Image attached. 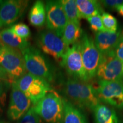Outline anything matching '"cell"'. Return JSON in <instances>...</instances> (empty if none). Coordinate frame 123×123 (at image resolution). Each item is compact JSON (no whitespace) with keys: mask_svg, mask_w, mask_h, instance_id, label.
<instances>
[{"mask_svg":"<svg viewBox=\"0 0 123 123\" xmlns=\"http://www.w3.org/2000/svg\"><path fill=\"white\" fill-rule=\"evenodd\" d=\"M35 111L47 123H63V101L55 91L52 90L34 105Z\"/></svg>","mask_w":123,"mask_h":123,"instance_id":"7a4b0ae2","label":"cell"},{"mask_svg":"<svg viewBox=\"0 0 123 123\" xmlns=\"http://www.w3.org/2000/svg\"><path fill=\"white\" fill-rule=\"evenodd\" d=\"M113 54L117 58L123 62V33L121 34L120 39L113 51Z\"/></svg>","mask_w":123,"mask_h":123,"instance_id":"4316f807","label":"cell"},{"mask_svg":"<svg viewBox=\"0 0 123 123\" xmlns=\"http://www.w3.org/2000/svg\"><path fill=\"white\" fill-rule=\"evenodd\" d=\"M0 80L7 81L8 82L10 83L11 84L13 83V81L12 80V79H10V77H9V75L7 74V73L6 72V71L4 70L1 64H0Z\"/></svg>","mask_w":123,"mask_h":123,"instance_id":"f1b7e54d","label":"cell"},{"mask_svg":"<svg viewBox=\"0 0 123 123\" xmlns=\"http://www.w3.org/2000/svg\"><path fill=\"white\" fill-rule=\"evenodd\" d=\"M64 89L67 98L79 107L93 111L100 104L95 88L87 82L69 78Z\"/></svg>","mask_w":123,"mask_h":123,"instance_id":"6da1fadb","label":"cell"},{"mask_svg":"<svg viewBox=\"0 0 123 123\" xmlns=\"http://www.w3.org/2000/svg\"><path fill=\"white\" fill-rule=\"evenodd\" d=\"M38 45L44 53L47 54L61 62L68 46L64 43L61 37L50 30L40 33Z\"/></svg>","mask_w":123,"mask_h":123,"instance_id":"9c48e42d","label":"cell"},{"mask_svg":"<svg viewBox=\"0 0 123 123\" xmlns=\"http://www.w3.org/2000/svg\"><path fill=\"white\" fill-rule=\"evenodd\" d=\"M68 21L80 25L81 17L75 0L61 1Z\"/></svg>","mask_w":123,"mask_h":123,"instance_id":"44dd1931","label":"cell"},{"mask_svg":"<svg viewBox=\"0 0 123 123\" xmlns=\"http://www.w3.org/2000/svg\"><path fill=\"white\" fill-rule=\"evenodd\" d=\"M29 22L35 27H42L46 22V6L42 1H37L31 8L29 14Z\"/></svg>","mask_w":123,"mask_h":123,"instance_id":"d6986e66","label":"cell"},{"mask_svg":"<svg viewBox=\"0 0 123 123\" xmlns=\"http://www.w3.org/2000/svg\"><path fill=\"white\" fill-rule=\"evenodd\" d=\"M10 30L14 33L17 36L22 39L26 40L30 35V31L29 27L26 24L19 23L12 26L10 28Z\"/></svg>","mask_w":123,"mask_h":123,"instance_id":"603a6c76","label":"cell"},{"mask_svg":"<svg viewBox=\"0 0 123 123\" xmlns=\"http://www.w3.org/2000/svg\"><path fill=\"white\" fill-rule=\"evenodd\" d=\"M0 45L17 50L22 54L30 47V44L27 40L18 37L10 29H5L0 32Z\"/></svg>","mask_w":123,"mask_h":123,"instance_id":"9a60e30c","label":"cell"},{"mask_svg":"<svg viewBox=\"0 0 123 123\" xmlns=\"http://www.w3.org/2000/svg\"><path fill=\"white\" fill-rule=\"evenodd\" d=\"M93 111L95 123H120L116 112L112 108L100 104Z\"/></svg>","mask_w":123,"mask_h":123,"instance_id":"2e32d148","label":"cell"},{"mask_svg":"<svg viewBox=\"0 0 123 123\" xmlns=\"http://www.w3.org/2000/svg\"><path fill=\"white\" fill-rule=\"evenodd\" d=\"M79 43L84 68L91 79L96 76L103 55L97 49L94 40L87 33L83 34Z\"/></svg>","mask_w":123,"mask_h":123,"instance_id":"5b68a950","label":"cell"},{"mask_svg":"<svg viewBox=\"0 0 123 123\" xmlns=\"http://www.w3.org/2000/svg\"><path fill=\"white\" fill-rule=\"evenodd\" d=\"M121 34L120 30L116 33L109 31L95 33V44L103 56L113 53L120 39Z\"/></svg>","mask_w":123,"mask_h":123,"instance_id":"5bb4252c","label":"cell"},{"mask_svg":"<svg viewBox=\"0 0 123 123\" xmlns=\"http://www.w3.org/2000/svg\"><path fill=\"white\" fill-rule=\"evenodd\" d=\"M0 123H4V122H2V121H0Z\"/></svg>","mask_w":123,"mask_h":123,"instance_id":"1f68e13d","label":"cell"},{"mask_svg":"<svg viewBox=\"0 0 123 123\" xmlns=\"http://www.w3.org/2000/svg\"><path fill=\"white\" fill-rule=\"evenodd\" d=\"M39 116L35 111L34 107H32L23 116L18 123H39Z\"/></svg>","mask_w":123,"mask_h":123,"instance_id":"484cf974","label":"cell"},{"mask_svg":"<svg viewBox=\"0 0 123 123\" xmlns=\"http://www.w3.org/2000/svg\"><path fill=\"white\" fill-rule=\"evenodd\" d=\"M115 10L117 12L118 14H119L120 15L123 17V4L121 5L120 6H119L117 7Z\"/></svg>","mask_w":123,"mask_h":123,"instance_id":"f546056e","label":"cell"},{"mask_svg":"<svg viewBox=\"0 0 123 123\" xmlns=\"http://www.w3.org/2000/svg\"><path fill=\"white\" fill-rule=\"evenodd\" d=\"M100 3L104 7L111 9H116L117 7L123 4V0H105Z\"/></svg>","mask_w":123,"mask_h":123,"instance_id":"83f0119b","label":"cell"},{"mask_svg":"<svg viewBox=\"0 0 123 123\" xmlns=\"http://www.w3.org/2000/svg\"><path fill=\"white\" fill-rule=\"evenodd\" d=\"M91 29L95 33L100 31H107L104 27L101 19V15L99 14L87 18Z\"/></svg>","mask_w":123,"mask_h":123,"instance_id":"cb8c5ba5","label":"cell"},{"mask_svg":"<svg viewBox=\"0 0 123 123\" xmlns=\"http://www.w3.org/2000/svg\"><path fill=\"white\" fill-rule=\"evenodd\" d=\"M61 63L73 79L87 83L90 80L84 68L79 42L68 47Z\"/></svg>","mask_w":123,"mask_h":123,"instance_id":"8992f818","label":"cell"},{"mask_svg":"<svg viewBox=\"0 0 123 123\" xmlns=\"http://www.w3.org/2000/svg\"><path fill=\"white\" fill-rule=\"evenodd\" d=\"M122 68H123V66H122Z\"/></svg>","mask_w":123,"mask_h":123,"instance_id":"4dcf8cb0","label":"cell"},{"mask_svg":"<svg viewBox=\"0 0 123 123\" xmlns=\"http://www.w3.org/2000/svg\"><path fill=\"white\" fill-rule=\"evenodd\" d=\"M45 6L47 28L62 38L68 19L61 1H48Z\"/></svg>","mask_w":123,"mask_h":123,"instance_id":"30bf717a","label":"cell"},{"mask_svg":"<svg viewBox=\"0 0 123 123\" xmlns=\"http://www.w3.org/2000/svg\"><path fill=\"white\" fill-rule=\"evenodd\" d=\"M27 5L26 1L0 0V27L15 22L22 15Z\"/></svg>","mask_w":123,"mask_h":123,"instance_id":"4fadbf2b","label":"cell"},{"mask_svg":"<svg viewBox=\"0 0 123 123\" xmlns=\"http://www.w3.org/2000/svg\"><path fill=\"white\" fill-rule=\"evenodd\" d=\"M77 7L81 18H87L100 14L103 12L101 3L95 0H76Z\"/></svg>","mask_w":123,"mask_h":123,"instance_id":"e0dca14e","label":"cell"},{"mask_svg":"<svg viewBox=\"0 0 123 123\" xmlns=\"http://www.w3.org/2000/svg\"><path fill=\"white\" fill-rule=\"evenodd\" d=\"M82 30L80 25L68 21L63 33L62 39L68 47L79 41L82 36Z\"/></svg>","mask_w":123,"mask_h":123,"instance_id":"ffe728a7","label":"cell"},{"mask_svg":"<svg viewBox=\"0 0 123 123\" xmlns=\"http://www.w3.org/2000/svg\"><path fill=\"white\" fill-rule=\"evenodd\" d=\"M28 73L42 78L49 83L53 79V73L45 58L37 49L29 47L23 53Z\"/></svg>","mask_w":123,"mask_h":123,"instance_id":"ba28073f","label":"cell"},{"mask_svg":"<svg viewBox=\"0 0 123 123\" xmlns=\"http://www.w3.org/2000/svg\"><path fill=\"white\" fill-rule=\"evenodd\" d=\"M0 64L12 80H17L27 73L24 55L19 51L7 46L0 47Z\"/></svg>","mask_w":123,"mask_h":123,"instance_id":"277c9868","label":"cell"},{"mask_svg":"<svg viewBox=\"0 0 123 123\" xmlns=\"http://www.w3.org/2000/svg\"><path fill=\"white\" fill-rule=\"evenodd\" d=\"M123 62L113 53L103 55L96 73L99 80L116 81L123 79Z\"/></svg>","mask_w":123,"mask_h":123,"instance_id":"8fae6325","label":"cell"},{"mask_svg":"<svg viewBox=\"0 0 123 123\" xmlns=\"http://www.w3.org/2000/svg\"><path fill=\"white\" fill-rule=\"evenodd\" d=\"M11 84H12L8 81L0 80V115L2 113L6 99L7 90Z\"/></svg>","mask_w":123,"mask_h":123,"instance_id":"d4e9b609","label":"cell"},{"mask_svg":"<svg viewBox=\"0 0 123 123\" xmlns=\"http://www.w3.org/2000/svg\"></svg>","mask_w":123,"mask_h":123,"instance_id":"d6a6232c","label":"cell"},{"mask_svg":"<svg viewBox=\"0 0 123 123\" xmlns=\"http://www.w3.org/2000/svg\"><path fill=\"white\" fill-rule=\"evenodd\" d=\"M8 116L12 120L21 119L31 108V101L15 85L12 83Z\"/></svg>","mask_w":123,"mask_h":123,"instance_id":"7c38bea8","label":"cell"},{"mask_svg":"<svg viewBox=\"0 0 123 123\" xmlns=\"http://www.w3.org/2000/svg\"><path fill=\"white\" fill-rule=\"evenodd\" d=\"M14 83L30 100L34 105L53 90L48 81L30 73H26Z\"/></svg>","mask_w":123,"mask_h":123,"instance_id":"3957f363","label":"cell"},{"mask_svg":"<svg viewBox=\"0 0 123 123\" xmlns=\"http://www.w3.org/2000/svg\"><path fill=\"white\" fill-rule=\"evenodd\" d=\"M101 19L104 27L107 31L116 33L117 31V21L112 14L108 13H103Z\"/></svg>","mask_w":123,"mask_h":123,"instance_id":"7402d4cb","label":"cell"},{"mask_svg":"<svg viewBox=\"0 0 123 123\" xmlns=\"http://www.w3.org/2000/svg\"><path fill=\"white\" fill-rule=\"evenodd\" d=\"M63 101V123H87L86 117L76 107L67 100Z\"/></svg>","mask_w":123,"mask_h":123,"instance_id":"ac0fdd59","label":"cell"},{"mask_svg":"<svg viewBox=\"0 0 123 123\" xmlns=\"http://www.w3.org/2000/svg\"><path fill=\"white\" fill-rule=\"evenodd\" d=\"M100 101L123 109V81L99 80L95 88Z\"/></svg>","mask_w":123,"mask_h":123,"instance_id":"52a82bcc","label":"cell"}]
</instances>
